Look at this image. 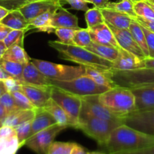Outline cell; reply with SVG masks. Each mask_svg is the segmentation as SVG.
<instances>
[{
  "mask_svg": "<svg viewBox=\"0 0 154 154\" xmlns=\"http://www.w3.org/2000/svg\"><path fill=\"white\" fill-rule=\"evenodd\" d=\"M152 145H154V135L122 124L113 131L104 147L109 153H116L139 150Z\"/></svg>",
  "mask_w": 154,
  "mask_h": 154,
  "instance_id": "obj_1",
  "label": "cell"
},
{
  "mask_svg": "<svg viewBox=\"0 0 154 154\" xmlns=\"http://www.w3.org/2000/svg\"><path fill=\"white\" fill-rule=\"evenodd\" d=\"M48 45L60 54L63 60L73 62L80 66L91 68L101 72H107L113 66V63L98 57L85 48L74 45H65L58 41H50Z\"/></svg>",
  "mask_w": 154,
  "mask_h": 154,
  "instance_id": "obj_2",
  "label": "cell"
},
{
  "mask_svg": "<svg viewBox=\"0 0 154 154\" xmlns=\"http://www.w3.org/2000/svg\"><path fill=\"white\" fill-rule=\"evenodd\" d=\"M99 101L115 116L124 118L135 111V99L131 89L116 86L98 96Z\"/></svg>",
  "mask_w": 154,
  "mask_h": 154,
  "instance_id": "obj_3",
  "label": "cell"
},
{
  "mask_svg": "<svg viewBox=\"0 0 154 154\" xmlns=\"http://www.w3.org/2000/svg\"><path fill=\"white\" fill-rule=\"evenodd\" d=\"M122 124H123L122 121L88 117L79 120L77 129H81L85 135L96 141L99 145L104 147L113 131Z\"/></svg>",
  "mask_w": 154,
  "mask_h": 154,
  "instance_id": "obj_4",
  "label": "cell"
},
{
  "mask_svg": "<svg viewBox=\"0 0 154 154\" xmlns=\"http://www.w3.org/2000/svg\"><path fill=\"white\" fill-rule=\"evenodd\" d=\"M116 86L132 89L154 84L153 69H139L131 71L110 70L105 72Z\"/></svg>",
  "mask_w": 154,
  "mask_h": 154,
  "instance_id": "obj_5",
  "label": "cell"
},
{
  "mask_svg": "<svg viewBox=\"0 0 154 154\" xmlns=\"http://www.w3.org/2000/svg\"><path fill=\"white\" fill-rule=\"evenodd\" d=\"M31 62L47 78L53 81H68L85 75V66H66L45 60L31 59Z\"/></svg>",
  "mask_w": 154,
  "mask_h": 154,
  "instance_id": "obj_6",
  "label": "cell"
},
{
  "mask_svg": "<svg viewBox=\"0 0 154 154\" xmlns=\"http://www.w3.org/2000/svg\"><path fill=\"white\" fill-rule=\"evenodd\" d=\"M51 85L79 97L102 94L110 89V87L99 85L86 75L68 81L51 80Z\"/></svg>",
  "mask_w": 154,
  "mask_h": 154,
  "instance_id": "obj_7",
  "label": "cell"
},
{
  "mask_svg": "<svg viewBox=\"0 0 154 154\" xmlns=\"http://www.w3.org/2000/svg\"><path fill=\"white\" fill-rule=\"evenodd\" d=\"M51 98L56 103L58 104L67 114L70 120L71 127L77 129L79 124L82 107L81 97L51 86Z\"/></svg>",
  "mask_w": 154,
  "mask_h": 154,
  "instance_id": "obj_8",
  "label": "cell"
},
{
  "mask_svg": "<svg viewBox=\"0 0 154 154\" xmlns=\"http://www.w3.org/2000/svg\"><path fill=\"white\" fill-rule=\"evenodd\" d=\"M67 126L54 124L30 137L26 141L25 146L36 154H47L48 148L54 138Z\"/></svg>",
  "mask_w": 154,
  "mask_h": 154,
  "instance_id": "obj_9",
  "label": "cell"
},
{
  "mask_svg": "<svg viewBox=\"0 0 154 154\" xmlns=\"http://www.w3.org/2000/svg\"><path fill=\"white\" fill-rule=\"evenodd\" d=\"M99 95H91L81 97L82 107L80 111L79 120L88 117H97L104 120L122 121L120 118L110 112L98 99ZM123 123V122H122Z\"/></svg>",
  "mask_w": 154,
  "mask_h": 154,
  "instance_id": "obj_10",
  "label": "cell"
},
{
  "mask_svg": "<svg viewBox=\"0 0 154 154\" xmlns=\"http://www.w3.org/2000/svg\"><path fill=\"white\" fill-rule=\"evenodd\" d=\"M122 122L136 130L154 135V110L134 111L125 117Z\"/></svg>",
  "mask_w": 154,
  "mask_h": 154,
  "instance_id": "obj_11",
  "label": "cell"
},
{
  "mask_svg": "<svg viewBox=\"0 0 154 154\" xmlns=\"http://www.w3.org/2000/svg\"><path fill=\"white\" fill-rule=\"evenodd\" d=\"M61 2V0H38L27 2L18 10L29 22L45 12L49 11H57L62 7Z\"/></svg>",
  "mask_w": 154,
  "mask_h": 154,
  "instance_id": "obj_12",
  "label": "cell"
},
{
  "mask_svg": "<svg viewBox=\"0 0 154 154\" xmlns=\"http://www.w3.org/2000/svg\"><path fill=\"white\" fill-rule=\"evenodd\" d=\"M51 86H33L21 84L19 91L22 92L31 102L36 109L43 108L51 99Z\"/></svg>",
  "mask_w": 154,
  "mask_h": 154,
  "instance_id": "obj_13",
  "label": "cell"
},
{
  "mask_svg": "<svg viewBox=\"0 0 154 154\" xmlns=\"http://www.w3.org/2000/svg\"><path fill=\"white\" fill-rule=\"evenodd\" d=\"M107 25L113 32V35L116 38V40L119 48L134 54L142 60H144L146 58L142 50L140 49L139 45H137V42L133 38L131 33L130 32L129 29H117L114 26H112L109 24Z\"/></svg>",
  "mask_w": 154,
  "mask_h": 154,
  "instance_id": "obj_14",
  "label": "cell"
},
{
  "mask_svg": "<svg viewBox=\"0 0 154 154\" xmlns=\"http://www.w3.org/2000/svg\"><path fill=\"white\" fill-rule=\"evenodd\" d=\"M143 68L144 60L119 48V54L116 60L113 63L111 69L115 71H131Z\"/></svg>",
  "mask_w": 154,
  "mask_h": 154,
  "instance_id": "obj_15",
  "label": "cell"
},
{
  "mask_svg": "<svg viewBox=\"0 0 154 154\" xmlns=\"http://www.w3.org/2000/svg\"><path fill=\"white\" fill-rule=\"evenodd\" d=\"M131 90L135 99V111L154 110V84Z\"/></svg>",
  "mask_w": 154,
  "mask_h": 154,
  "instance_id": "obj_16",
  "label": "cell"
},
{
  "mask_svg": "<svg viewBox=\"0 0 154 154\" xmlns=\"http://www.w3.org/2000/svg\"><path fill=\"white\" fill-rule=\"evenodd\" d=\"M60 28H69L73 29H80L77 17L63 7H60L53 15L50 22L48 33L52 32L56 29Z\"/></svg>",
  "mask_w": 154,
  "mask_h": 154,
  "instance_id": "obj_17",
  "label": "cell"
},
{
  "mask_svg": "<svg viewBox=\"0 0 154 154\" xmlns=\"http://www.w3.org/2000/svg\"><path fill=\"white\" fill-rule=\"evenodd\" d=\"M92 42L101 45L112 46L119 48V46L113 35V32L105 22L88 29Z\"/></svg>",
  "mask_w": 154,
  "mask_h": 154,
  "instance_id": "obj_18",
  "label": "cell"
},
{
  "mask_svg": "<svg viewBox=\"0 0 154 154\" xmlns=\"http://www.w3.org/2000/svg\"><path fill=\"white\" fill-rule=\"evenodd\" d=\"M23 84L33 86H50L51 80L40 72L30 60L25 64L23 72Z\"/></svg>",
  "mask_w": 154,
  "mask_h": 154,
  "instance_id": "obj_19",
  "label": "cell"
},
{
  "mask_svg": "<svg viewBox=\"0 0 154 154\" xmlns=\"http://www.w3.org/2000/svg\"><path fill=\"white\" fill-rule=\"evenodd\" d=\"M104 22L109 25L121 29H128L134 18L126 14L110 8L101 9Z\"/></svg>",
  "mask_w": 154,
  "mask_h": 154,
  "instance_id": "obj_20",
  "label": "cell"
},
{
  "mask_svg": "<svg viewBox=\"0 0 154 154\" xmlns=\"http://www.w3.org/2000/svg\"><path fill=\"white\" fill-rule=\"evenodd\" d=\"M54 124H57V122L48 111H45L44 108L36 109L34 118L32 120L30 138L37 132Z\"/></svg>",
  "mask_w": 154,
  "mask_h": 154,
  "instance_id": "obj_21",
  "label": "cell"
},
{
  "mask_svg": "<svg viewBox=\"0 0 154 154\" xmlns=\"http://www.w3.org/2000/svg\"><path fill=\"white\" fill-rule=\"evenodd\" d=\"M0 23L11 29L23 30L26 32L30 29L28 21L19 10L10 11Z\"/></svg>",
  "mask_w": 154,
  "mask_h": 154,
  "instance_id": "obj_22",
  "label": "cell"
},
{
  "mask_svg": "<svg viewBox=\"0 0 154 154\" xmlns=\"http://www.w3.org/2000/svg\"><path fill=\"white\" fill-rule=\"evenodd\" d=\"M36 109L33 110H18L8 114L3 122L2 126H11L15 128L18 125L27 121H31L34 118Z\"/></svg>",
  "mask_w": 154,
  "mask_h": 154,
  "instance_id": "obj_23",
  "label": "cell"
},
{
  "mask_svg": "<svg viewBox=\"0 0 154 154\" xmlns=\"http://www.w3.org/2000/svg\"><path fill=\"white\" fill-rule=\"evenodd\" d=\"M119 48L101 45V44H98L92 42L88 46L86 47L85 49L94 53V54H96L98 57H101V58L105 59V60L113 63L118 57Z\"/></svg>",
  "mask_w": 154,
  "mask_h": 154,
  "instance_id": "obj_24",
  "label": "cell"
},
{
  "mask_svg": "<svg viewBox=\"0 0 154 154\" xmlns=\"http://www.w3.org/2000/svg\"><path fill=\"white\" fill-rule=\"evenodd\" d=\"M43 108L54 117L57 123L67 127L71 126L70 120L67 114L63 111V108L58 104L56 103L51 98L47 102Z\"/></svg>",
  "mask_w": 154,
  "mask_h": 154,
  "instance_id": "obj_25",
  "label": "cell"
},
{
  "mask_svg": "<svg viewBox=\"0 0 154 154\" xmlns=\"http://www.w3.org/2000/svg\"><path fill=\"white\" fill-rule=\"evenodd\" d=\"M2 59L21 64H27L31 60L23 46L18 44L7 48Z\"/></svg>",
  "mask_w": 154,
  "mask_h": 154,
  "instance_id": "obj_26",
  "label": "cell"
},
{
  "mask_svg": "<svg viewBox=\"0 0 154 154\" xmlns=\"http://www.w3.org/2000/svg\"><path fill=\"white\" fill-rule=\"evenodd\" d=\"M128 29H129L131 35H132L133 38H134V39L135 40V42H137V44L139 45L140 49L143 51L145 57H146V58H148V57H149V50H148L146 37H145V35L144 33H143V29H142L141 26H140L135 20L133 19L131 24H130V26Z\"/></svg>",
  "mask_w": 154,
  "mask_h": 154,
  "instance_id": "obj_27",
  "label": "cell"
},
{
  "mask_svg": "<svg viewBox=\"0 0 154 154\" xmlns=\"http://www.w3.org/2000/svg\"><path fill=\"white\" fill-rule=\"evenodd\" d=\"M25 64L15 63V62L9 61V60H0V67L5 72H7L11 77L18 80L21 84H24L23 81V72H24Z\"/></svg>",
  "mask_w": 154,
  "mask_h": 154,
  "instance_id": "obj_28",
  "label": "cell"
},
{
  "mask_svg": "<svg viewBox=\"0 0 154 154\" xmlns=\"http://www.w3.org/2000/svg\"><path fill=\"white\" fill-rule=\"evenodd\" d=\"M21 147L17 134L0 138V154H17Z\"/></svg>",
  "mask_w": 154,
  "mask_h": 154,
  "instance_id": "obj_29",
  "label": "cell"
},
{
  "mask_svg": "<svg viewBox=\"0 0 154 154\" xmlns=\"http://www.w3.org/2000/svg\"><path fill=\"white\" fill-rule=\"evenodd\" d=\"M55 12L56 11H49L45 12V13L35 17L32 20L29 21V25L30 27H34V28L37 29L39 31L48 32L50 22H51V18H52L53 15Z\"/></svg>",
  "mask_w": 154,
  "mask_h": 154,
  "instance_id": "obj_30",
  "label": "cell"
},
{
  "mask_svg": "<svg viewBox=\"0 0 154 154\" xmlns=\"http://www.w3.org/2000/svg\"><path fill=\"white\" fill-rule=\"evenodd\" d=\"M85 75L91 78L95 83L99 85L110 87V88H113L116 86L113 81L107 76L105 72H101L91 68L85 67Z\"/></svg>",
  "mask_w": 154,
  "mask_h": 154,
  "instance_id": "obj_31",
  "label": "cell"
},
{
  "mask_svg": "<svg viewBox=\"0 0 154 154\" xmlns=\"http://www.w3.org/2000/svg\"><path fill=\"white\" fill-rule=\"evenodd\" d=\"M107 8L113 9L114 11L126 14L133 18L137 17L134 10V2L130 0H121L120 2H110Z\"/></svg>",
  "mask_w": 154,
  "mask_h": 154,
  "instance_id": "obj_32",
  "label": "cell"
},
{
  "mask_svg": "<svg viewBox=\"0 0 154 154\" xmlns=\"http://www.w3.org/2000/svg\"><path fill=\"white\" fill-rule=\"evenodd\" d=\"M85 18L88 29H91L95 26L104 23V19L101 13V10L96 7L89 8L88 10L86 11L85 14Z\"/></svg>",
  "mask_w": 154,
  "mask_h": 154,
  "instance_id": "obj_33",
  "label": "cell"
},
{
  "mask_svg": "<svg viewBox=\"0 0 154 154\" xmlns=\"http://www.w3.org/2000/svg\"><path fill=\"white\" fill-rule=\"evenodd\" d=\"M73 44L74 45L85 48L92 42L89 34L88 29H77L75 31L73 35Z\"/></svg>",
  "mask_w": 154,
  "mask_h": 154,
  "instance_id": "obj_34",
  "label": "cell"
},
{
  "mask_svg": "<svg viewBox=\"0 0 154 154\" xmlns=\"http://www.w3.org/2000/svg\"><path fill=\"white\" fill-rule=\"evenodd\" d=\"M75 143L53 141L47 154H70Z\"/></svg>",
  "mask_w": 154,
  "mask_h": 154,
  "instance_id": "obj_35",
  "label": "cell"
},
{
  "mask_svg": "<svg viewBox=\"0 0 154 154\" xmlns=\"http://www.w3.org/2000/svg\"><path fill=\"white\" fill-rule=\"evenodd\" d=\"M134 10L137 17L154 19V11L146 2V0L134 2Z\"/></svg>",
  "mask_w": 154,
  "mask_h": 154,
  "instance_id": "obj_36",
  "label": "cell"
},
{
  "mask_svg": "<svg viewBox=\"0 0 154 154\" xmlns=\"http://www.w3.org/2000/svg\"><path fill=\"white\" fill-rule=\"evenodd\" d=\"M31 121H27L18 125L14 128L16 132L17 137L18 138L21 147L25 145L26 141H27L30 136V131H31Z\"/></svg>",
  "mask_w": 154,
  "mask_h": 154,
  "instance_id": "obj_37",
  "label": "cell"
},
{
  "mask_svg": "<svg viewBox=\"0 0 154 154\" xmlns=\"http://www.w3.org/2000/svg\"><path fill=\"white\" fill-rule=\"evenodd\" d=\"M24 33H25V31H23V30L12 29L3 41L6 48H8L16 44L23 46L24 45Z\"/></svg>",
  "mask_w": 154,
  "mask_h": 154,
  "instance_id": "obj_38",
  "label": "cell"
},
{
  "mask_svg": "<svg viewBox=\"0 0 154 154\" xmlns=\"http://www.w3.org/2000/svg\"><path fill=\"white\" fill-rule=\"evenodd\" d=\"M77 29L69 28L56 29L54 31L57 37L58 38V42L65 45H74L73 35L75 31Z\"/></svg>",
  "mask_w": 154,
  "mask_h": 154,
  "instance_id": "obj_39",
  "label": "cell"
},
{
  "mask_svg": "<svg viewBox=\"0 0 154 154\" xmlns=\"http://www.w3.org/2000/svg\"><path fill=\"white\" fill-rule=\"evenodd\" d=\"M11 93L13 96L15 102H16L17 105L19 107L20 109L21 110H33L36 109L35 107L33 106V104L31 103L28 98L21 91H14Z\"/></svg>",
  "mask_w": 154,
  "mask_h": 154,
  "instance_id": "obj_40",
  "label": "cell"
},
{
  "mask_svg": "<svg viewBox=\"0 0 154 154\" xmlns=\"http://www.w3.org/2000/svg\"><path fill=\"white\" fill-rule=\"evenodd\" d=\"M0 103L4 106V108L7 111L8 114L20 110L13 96L9 92H6L0 97Z\"/></svg>",
  "mask_w": 154,
  "mask_h": 154,
  "instance_id": "obj_41",
  "label": "cell"
},
{
  "mask_svg": "<svg viewBox=\"0 0 154 154\" xmlns=\"http://www.w3.org/2000/svg\"><path fill=\"white\" fill-rule=\"evenodd\" d=\"M28 2L29 0H0V5L9 11L18 10Z\"/></svg>",
  "mask_w": 154,
  "mask_h": 154,
  "instance_id": "obj_42",
  "label": "cell"
},
{
  "mask_svg": "<svg viewBox=\"0 0 154 154\" xmlns=\"http://www.w3.org/2000/svg\"><path fill=\"white\" fill-rule=\"evenodd\" d=\"M143 29V33L146 37V43H147L148 50H149V57L151 58H154V32L149 31L148 29H145L144 27L141 26Z\"/></svg>",
  "mask_w": 154,
  "mask_h": 154,
  "instance_id": "obj_43",
  "label": "cell"
},
{
  "mask_svg": "<svg viewBox=\"0 0 154 154\" xmlns=\"http://www.w3.org/2000/svg\"><path fill=\"white\" fill-rule=\"evenodd\" d=\"M61 1L68 3L71 8L75 10L86 11L89 9L88 2L85 0H61Z\"/></svg>",
  "mask_w": 154,
  "mask_h": 154,
  "instance_id": "obj_44",
  "label": "cell"
},
{
  "mask_svg": "<svg viewBox=\"0 0 154 154\" xmlns=\"http://www.w3.org/2000/svg\"><path fill=\"white\" fill-rule=\"evenodd\" d=\"M3 83H4L5 86V88L7 90V91L9 92V93H13L14 91H18L20 89V86L21 84L20 81L14 79L12 77L5 80L3 81Z\"/></svg>",
  "mask_w": 154,
  "mask_h": 154,
  "instance_id": "obj_45",
  "label": "cell"
},
{
  "mask_svg": "<svg viewBox=\"0 0 154 154\" xmlns=\"http://www.w3.org/2000/svg\"><path fill=\"white\" fill-rule=\"evenodd\" d=\"M141 26L144 27L145 29L149 31L154 32V19L152 18H144L140 17H135L134 18Z\"/></svg>",
  "mask_w": 154,
  "mask_h": 154,
  "instance_id": "obj_46",
  "label": "cell"
},
{
  "mask_svg": "<svg viewBox=\"0 0 154 154\" xmlns=\"http://www.w3.org/2000/svg\"><path fill=\"white\" fill-rule=\"evenodd\" d=\"M111 154H154V145L149 147H144V148L139 149V150H132V151L121 152V153H111Z\"/></svg>",
  "mask_w": 154,
  "mask_h": 154,
  "instance_id": "obj_47",
  "label": "cell"
},
{
  "mask_svg": "<svg viewBox=\"0 0 154 154\" xmlns=\"http://www.w3.org/2000/svg\"><path fill=\"white\" fill-rule=\"evenodd\" d=\"M14 134H16L14 128H12L11 126H4V125L0 127V138H7V137L14 135Z\"/></svg>",
  "mask_w": 154,
  "mask_h": 154,
  "instance_id": "obj_48",
  "label": "cell"
},
{
  "mask_svg": "<svg viewBox=\"0 0 154 154\" xmlns=\"http://www.w3.org/2000/svg\"><path fill=\"white\" fill-rule=\"evenodd\" d=\"M88 3H91L94 5V7H96L99 9L107 8V5L110 3L109 0H85Z\"/></svg>",
  "mask_w": 154,
  "mask_h": 154,
  "instance_id": "obj_49",
  "label": "cell"
},
{
  "mask_svg": "<svg viewBox=\"0 0 154 154\" xmlns=\"http://www.w3.org/2000/svg\"><path fill=\"white\" fill-rule=\"evenodd\" d=\"M11 29L8 28L6 26L3 25L2 23H0V41H4V39L5 38L6 36L8 35L9 32L11 31Z\"/></svg>",
  "mask_w": 154,
  "mask_h": 154,
  "instance_id": "obj_50",
  "label": "cell"
},
{
  "mask_svg": "<svg viewBox=\"0 0 154 154\" xmlns=\"http://www.w3.org/2000/svg\"><path fill=\"white\" fill-rule=\"evenodd\" d=\"M88 152L85 150L83 147L78 144H75L73 148H72V151H71L70 154H88Z\"/></svg>",
  "mask_w": 154,
  "mask_h": 154,
  "instance_id": "obj_51",
  "label": "cell"
},
{
  "mask_svg": "<svg viewBox=\"0 0 154 154\" xmlns=\"http://www.w3.org/2000/svg\"><path fill=\"white\" fill-rule=\"evenodd\" d=\"M8 112L5 110V108H4L2 105L0 103V127L2 126L3 122H4L5 119L6 118V117L8 116Z\"/></svg>",
  "mask_w": 154,
  "mask_h": 154,
  "instance_id": "obj_52",
  "label": "cell"
},
{
  "mask_svg": "<svg viewBox=\"0 0 154 154\" xmlns=\"http://www.w3.org/2000/svg\"><path fill=\"white\" fill-rule=\"evenodd\" d=\"M144 68L145 69H154V58L148 57L144 59Z\"/></svg>",
  "mask_w": 154,
  "mask_h": 154,
  "instance_id": "obj_53",
  "label": "cell"
},
{
  "mask_svg": "<svg viewBox=\"0 0 154 154\" xmlns=\"http://www.w3.org/2000/svg\"><path fill=\"white\" fill-rule=\"evenodd\" d=\"M9 11H10L8 10L7 8L0 5V22H1L2 20L9 13Z\"/></svg>",
  "mask_w": 154,
  "mask_h": 154,
  "instance_id": "obj_54",
  "label": "cell"
},
{
  "mask_svg": "<svg viewBox=\"0 0 154 154\" xmlns=\"http://www.w3.org/2000/svg\"><path fill=\"white\" fill-rule=\"evenodd\" d=\"M11 78L10 75L7 73V72H5L1 67H0V81H4L5 80L8 79V78Z\"/></svg>",
  "mask_w": 154,
  "mask_h": 154,
  "instance_id": "obj_55",
  "label": "cell"
},
{
  "mask_svg": "<svg viewBox=\"0 0 154 154\" xmlns=\"http://www.w3.org/2000/svg\"><path fill=\"white\" fill-rule=\"evenodd\" d=\"M6 49H7V48H6L4 42H3L2 41H0V60H1V59L2 58Z\"/></svg>",
  "mask_w": 154,
  "mask_h": 154,
  "instance_id": "obj_56",
  "label": "cell"
},
{
  "mask_svg": "<svg viewBox=\"0 0 154 154\" xmlns=\"http://www.w3.org/2000/svg\"><path fill=\"white\" fill-rule=\"evenodd\" d=\"M6 92H8V91H7V90H6L5 86L4 83H3L2 81H0V97H1V96H2L5 93H6Z\"/></svg>",
  "mask_w": 154,
  "mask_h": 154,
  "instance_id": "obj_57",
  "label": "cell"
},
{
  "mask_svg": "<svg viewBox=\"0 0 154 154\" xmlns=\"http://www.w3.org/2000/svg\"><path fill=\"white\" fill-rule=\"evenodd\" d=\"M146 2L148 3V5H149L150 6L151 8L152 9V11H154V3L152 2L149 1V0H146Z\"/></svg>",
  "mask_w": 154,
  "mask_h": 154,
  "instance_id": "obj_58",
  "label": "cell"
},
{
  "mask_svg": "<svg viewBox=\"0 0 154 154\" xmlns=\"http://www.w3.org/2000/svg\"><path fill=\"white\" fill-rule=\"evenodd\" d=\"M88 154H111V153H105L102 152H88Z\"/></svg>",
  "mask_w": 154,
  "mask_h": 154,
  "instance_id": "obj_59",
  "label": "cell"
},
{
  "mask_svg": "<svg viewBox=\"0 0 154 154\" xmlns=\"http://www.w3.org/2000/svg\"><path fill=\"white\" fill-rule=\"evenodd\" d=\"M130 1H131L132 2H139V1H142V0H130Z\"/></svg>",
  "mask_w": 154,
  "mask_h": 154,
  "instance_id": "obj_60",
  "label": "cell"
},
{
  "mask_svg": "<svg viewBox=\"0 0 154 154\" xmlns=\"http://www.w3.org/2000/svg\"><path fill=\"white\" fill-rule=\"evenodd\" d=\"M33 1H38V0H29L28 2H33Z\"/></svg>",
  "mask_w": 154,
  "mask_h": 154,
  "instance_id": "obj_61",
  "label": "cell"
}]
</instances>
